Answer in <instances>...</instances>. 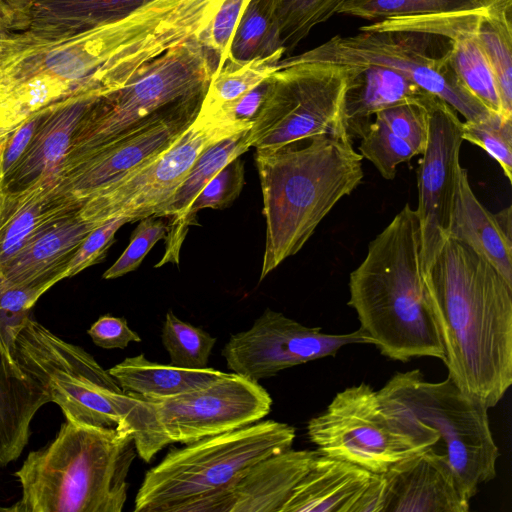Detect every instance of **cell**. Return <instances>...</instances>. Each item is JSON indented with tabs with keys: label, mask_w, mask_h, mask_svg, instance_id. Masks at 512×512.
Instances as JSON below:
<instances>
[{
	"label": "cell",
	"mask_w": 512,
	"mask_h": 512,
	"mask_svg": "<svg viewBox=\"0 0 512 512\" xmlns=\"http://www.w3.org/2000/svg\"><path fill=\"white\" fill-rule=\"evenodd\" d=\"M481 11L391 18L360 28L422 32L447 39L451 64L464 88L490 112L512 118L504 112L493 71L476 36Z\"/></svg>",
	"instance_id": "cell-18"
},
{
	"label": "cell",
	"mask_w": 512,
	"mask_h": 512,
	"mask_svg": "<svg viewBox=\"0 0 512 512\" xmlns=\"http://www.w3.org/2000/svg\"><path fill=\"white\" fill-rule=\"evenodd\" d=\"M133 435L66 420L45 447L31 451L15 476L21 499L13 512H121L136 457Z\"/></svg>",
	"instance_id": "cell-5"
},
{
	"label": "cell",
	"mask_w": 512,
	"mask_h": 512,
	"mask_svg": "<svg viewBox=\"0 0 512 512\" xmlns=\"http://www.w3.org/2000/svg\"><path fill=\"white\" fill-rule=\"evenodd\" d=\"M131 219L120 216L111 218L91 230L77 247L64 270V279L75 276L84 269L100 262L115 240L119 228Z\"/></svg>",
	"instance_id": "cell-44"
},
{
	"label": "cell",
	"mask_w": 512,
	"mask_h": 512,
	"mask_svg": "<svg viewBox=\"0 0 512 512\" xmlns=\"http://www.w3.org/2000/svg\"><path fill=\"white\" fill-rule=\"evenodd\" d=\"M422 270L448 376L464 394L494 407L512 384V286L449 235Z\"/></svg>",
	"instance_id": "cell-1"
},
{
	"label": "cell",
	"mask_w": 512,
	"mask_h": 512,
	"mask_svg": "<svg viewBox=\"0 0 512 512\" xmlns=\"http://www.w3.org/2000/svg\"><path fill=\"white\" fill-rule=\"evenodd\" d=\"M217 66V59L196 37L168 49L145 64L125 85L92 103L64 159L113 144L205 94Z\"/></svg>",
	"instance_id": "cell-8"
},
{
	"label": "cell",
	"mask_w": 512,
	"mask_h": 512,
	"mask_svg": "<svg viewBox=\"0 0 512 512\" xmlns=\"http://www.w3.org/2000/svg\"><path fill=\"white\" fill-rule=\"evenodd\" d=\"M53 285L55 283L52 280H39L27 284L0 282V336L6 351L15 362V339L30 317L34 304Z\"/></svg>",
	"instance_id": "cell-37"
},
{
	"label": "cell",
	"mask_w": 512,
	"mask_h": 512,
	"mask_svg": "<svg viewBox=\"0 0 512 512\" xmlns=\"http://www.w3.org/2000/svg\"><path fill=\"white\" fill-rule=\"evenodd\" d=\"M281 59L268 57L238 62L228 58L224 65L213 73L199 114L210 115L222 105L254 88L277 70V63Z\"/></svg>",
	"instance_id": "cell-33"
},
{
	"label": "cell",
	"mask_w": 512,
	"mask_h": 512,
	"mask_svg": "<svg viewBox=\"0 0 512 512\" xmlns=\"http://www.w3.org/2000/svg\"><path fill=\"white\" fill-rule=\"evenodd\" d=\"M318 455L289 448L257 462L227 493L224 512H281Z\"/></svg>",
	"instance_id": "cell-23"
},
{
	"label": "cell",
	"mask_w": 512,
	"mask_h": 512,
	"mask_svg": "<svg viewBox=\"0 0 512 512\" xmlns=\"http://www.w3.org/2000/svg\"><path fill=\"white\" fill-rule=\"evenodd\" d=\"M462 139L484 149L512 180V118L492 114L483 120L465 121Z\"/></svg>",
	"instance_id": "cell-39"
},
{
	"label": "cell",
	"mask_w": 512,
	"mask_h": 512,
	"mask_svg": "<svg viewBox=\"0 0 512 512\" xmlns=\"http://www.w3.org/2000/svg\"><path fill=\"white\" fill-rule=\"evenodd\" d=\"M65 208L51 199L49 183L0 189V272L40 225Z\"/></svg>",
	"instance_id": "cell-29"
},
{
	"label": "cell",
	"mask_w": 512,
	"mask_h": 512,
	"mask_svg": "<svg viewBox=\"0 0 512 512\" xmlns=\"http://www.w3.org/2000/svg\"><path fill=\"white\" fill-rule=\"evenodd\" d=\"M362 155L346 131L256 149L266 240L260 281L295 255L337 202L362 181Z\"/></svg>",
	"instance_id": "cell-4"
},
{
	"label": "cell",
	"mask_w": 512,
	"mask_h": 512,
	"mask_svg": "<svg viewBox=\"0 0 512 512\" xmlns=\"http://www.w3.org/2000/svg\"><path fill=\"white\" fill-rule=\"evenodd\" d=\"M162 343L170 364L190 369L207 367L216 338L205 330L180 320L172 311L166 313Z\"/></svg>",
	"instance_id": "cell-36"
},
{
	"label": "cell",
	"mask_w": 512,
	"mask_h": 512,
	"mask_svg": "<svg viewBox=\"0 0 512 512\" xmlns=\"http://www.w3.org/2000/svg\"><path fill=\"white\" fill-rule=\"evenodd\" d=\"M168 233V223L149 216L140 220L130 242L116 262L104 272V279H114L136 270L151 248Z\"/></svg>",
	"instance_id": "cell-43"
},
{
	"label": "cell",
	"mask_w": 512,
	"mask_h": 512,
	"mask_svg": "<svg viewBox=\"0 0 512 512\" xmlns=\"http://www.w3.org/2000/svg\"><path fill=\"white\" fill-rule=\"evenodd\" d=\"M360 154L368 159L387 180H393L397 166L409 161L417 152L405 140L374 119L361 138Z\"/></svg>",
	"instance_id": "cell-38"
},
{
	"label": "cell",
	"mask_w": 512,
	"mask_h": 512,
	"mask_svg": "<svg viewBox=\"0 0 512 512\" xmlns=\"http://www.w3.org/2000/svg\"><path fill=\"white\" fill-rule=\"evenodd\" d=\"M154 0H4L15 32L66 37L127 17Z\"/></svg>",
	"instance_id": "cell-20"
},
{
	"label": "cell",
	"mask_w": 512,
	"mask_h": 512,
	"mask_svg": "<svg viewBox=\"0 0 512 512\" xmlns=\"http://www.w3.org/2000/svg\"><path fill=\"white\" fill-rule=\"evenodd\" d=\"M250 0H223L197 40L217 59L220 69L229 57V49L236 26Z\"/></svg>",
	"instance_id": "cell-42"
},
{
	"label": "cell",
	"mask_w": 512,
	"mask_h": 512,
	"mask_svg": "<svg viewBox=\"0 0 512 512\" xmlns=\"http://www.w3.org/2000/svg\"><path fill=\"white\" fill-rule=\"evenodd\" d=\"M234 134L237 133L197 115L177 140L154 160L85 200L77 209L79 216L98 225L120 216L130 218L131 222L157 217L201 152Z\"/></svg>",
	"instance_id": "cell-13"
},
{
	"label": "cell",
	"mask_w": 512,
	"mask_h": 512,
	"mask_svg": "<svg viewBox=\"0 0 512 512\" xmlns=\"http://www.w3.org/2000/svg\"><path fill=\"white\" fill-rule=\"evenodd\" d=\"M349 344H372L359 328L347 334H326L266 308L246 331L234 334L222 349L227 367L259 382L278 372L328 356Z\"/></svg>",
	"instance_id": "cell-16"
},
{
	"label": "cell",
	"mask_w": 512,
	"mask_h": 512,
	"mask_svg": "<svg viewBox=\"0 0 512 512\" xmlns=\"http://www.w3.org/2000/svg\"><path fill=\"white\" fill-rule=\"evenodd\" d=\"M205 94L184 102L113 144L64 159L49 183L51 199L78 209L95 193L154 160L194 122Z\"/></svg>",
	"instance_id": "cell-14"
},
{
	"label": "cell",
	"mask_w": 512,
	"mask_h": 512,
	"mask_svg": "<svg viewBox=\"0 0 512 512\" xmlns=\"http://www.w3.org/2000/svg\"><path fill=\"white\" fill-rule=\"evenodd\" d=\"M422 272L419 219L407 203L369 243L349 278L348 305L356 311L360 329L392 360H444Z\"/></svg>",
	"instance_id": "cell-3"
},
{
	"label": "cell",
	"mask_w": 512,
	"mask_h": 512,
	"mask_svg": "<svg viewBox=\"0 0 512 512\" xmlns=\"http://www.w3.org/2000/svg\"><path fill=\"white\" fill-rule=\"evenodd\" d=\"M449 47L447 39L433 34L360 28L354 35H337L311 50L281 59L277 69L304 62L382 66L406 75L425 92L450 105L465 121L495 114L461 84L451 64Z\"/></svg>",
	"instance_id": "cell-10"
},
{
	"label": "cell",
	"mask_w": 512,
	"mask_h": 512,
	"mask_svg": "<svg viewBox=\"0 0 512 512\" xmlns=\"http://www.w3.org/2000/svg\"><path fill=\"white\" fill-rule=\"evenodd\" d=\"M244 176V163L239 157L223 167L192 202L188 214L190 225L197 224L196 214L201 209H224L230 206L245 184Z\"/></svg>",
	"instance_id": "cell-41"
},
{
	"label": "cell",
	"mask_w": 512,
	"mask_h": 512,
	"mask_svg": "<svg viewBox=\"0 0 512 512\" xmlns=\"http://www.w3.org/2000/svg\"><path fill=\"white\" fill-rule=\"evenodd\" d=\"M14 32L13 24L5 8V4L4 2L0 3V56L6 49Z\"/></svg>",
	"instance_id": "cell-47"
},
{
	"label": "cell",
	"mask_w": 512,
	"mask_h": 512,
	"mask_svg": "<svg viewBox=\"0 0 512 512\" xmlns=\"http://www.w3.org/2000/svg\"><path fill=\"white\" fill-rule=\"evenodd\" d=\"M2 2H3V0H0V3H2Z\"/></svg>",
	"instance_id": "cell-49"
},
{
	"label": "cell",
	"mask_w": 512,
	"mask_h": 512,
	"mask_svg": "<svg viewBox=\"0 0 512 512\" xmlns=\"http://www.w3.org/2000/svg\"><path fill=\"white\" fill-rule=\"evenodd\" d=\"M488 0H350L338 14L367 21L482 10Z\"/></svg>",
	"instance_id": "cell-34"
},
{
	"label": "cell",
	"mask_w": 512,
	"mask_h": 512,
	"mask_svg": "<svg viewBox=\"0 0 512 512\" xmlns=\"http://www.w3.org/2000/svg\"><path fill=\"white\" fill-rule=\"evenodd\" d=\"M447 235L457 238L483 256L512 286V238L495 214L475 196L467 170H459Z\"/></svg>",
	"instance_id": "cell-28"
},
{
	"label": "cell",
	"mask_w": 512,
	"mask_h": 512,
	"mask_svg": "<svg viewBox=\"0 0 512 512\" xmlns=\"http://www.w3.org/2000/svg\"><path fill=\"white\" fill-rule=\"evenodd\" d=\"M381 512H467L449 465L426 450L392 464L380 474Z\"/></svg>",
	"instance_id": "cell-19"
},
{
	"label": "cell",
	"mask_w": 512,
	"mask_h": 512,
	"mask_svg": "<svg viewBox=\"0 0 512 512\" xmlns=\"http://www.w3.org/2000/svg\"><path fill=\"white\" fill-rule=\"evenodd\" d=\"M377 393L393 428L420 451L446 462L467 500L495 478L500 453L488 408L464 394L449 376L430 382L418 369L399 372Z\"/></svg>",
	"instance_id": "cell-6"
},
{
	"label": "cell",
	"mask_w": 512,
	"mask_h": 512,
	"mask_svg": "<svg viewBox=\"0 0 512 512\" xmlns=\"http://www.w3.org/2000/svg\"><path fill=\"white\" fill-rule=\"evenodd\" d=\"M99 96L78 94L52 104L0 189L15 190L38 182L50 183L69 152L82 118Z\"/></svg>",
	"instance_id": "cell-22"
},
{
	"label": "cell",
	"mask_w": 512,
	"mask_h": 512,
	"mask_svg": "<svg viewBox=\"0 0 512 512\" xmlns=\"http://www.w3.org/2000/svg\"><path fill=\"white\" fill-rule=\"evenodd\" d=\"M144 399L168 444H188L253 424L267 416L272 405L264 387L235 372L175 396Z\"/></svg>",
	"instance_id": "cell-15"
},
{
	"label": "cell",
	"mask_w": 512,
	"mask_h": 512,
	"mask_svg": "<svg viewBox=\"0 0 512 512\" xmlns=\"http://www.w3.org/2000/svg\"><path fill=\"white\" fill-rule=\"evenodd\" d=\"M477 39L493 71L504 112L512 116V0H488Z\"/></svg>",
	"instance_id": "cell-31"
},
{
	"label": "cell",
	"mask_w": 512,
	"mask_h": 512,
	"mask_svg": "<svg viewBox=\"0 0 512 512\" xmlns=\"http://www.w3.org/2000/svg\"><path fill=\"white\" fill-rule=\"evenodd\" d=\"M21 370L57 404L66 420L100 427L126 426L134 435L142 423V400L126 393L82 347L28 317L14 343Z\"/></svg>",
	"instance_id": "cell-9"
},
{
	"label": "cell",
	"mask_w": 512,
	"mask_h": 512,
	"mask_svg": "<svg viewBox=\"0 0 512 512\" xmlns=\"http://www.w3.org/2000/svg\"><path fill=\"white\" fill-rule=\"evenodd\" d=\"M248 131L239 132L205 148L174 195L157 215L158 218H169V222L165 253L156 267L179 262L180 249L191 226L188 214L192 202L223 167L251 148Z\"/></svg>",
	"instance_id": "cell-25"
},
{
	"label": "cell",
	"mask_w": 512,
	"mask_h": 512,
	"mask_svg": "<svg viewBox=\"0 0 512 512\" xmlns=\"http://www.w3.org/2000/svg\"><path fill=\"white\" fill-rule=\"evenodd\" d=\"M289 424L258 421L171 449L148 470L135 512H224L233 485L257 462L292 447Z\"/></svg>",
	"instance_id": "cell-7"
},
{
	"label": "cell",
	"mask_w": 512,
	"mask_h": 512,
	"mask_svg": "<svg viewBox=\"0 0 512 512\" xmlns=\"http://www.w3.org/2000/svg\"><path fill=\"white\" fill-rule=\"evenodd\" d=\"M284 54L272 0H250L234 31L228 58L246 62Z\"/></svg>",
	"instance_id": "cell-32"
},
{
	"label": "cell",
	"mask_w": 512,
	"mask_h": 512,
	"mask_svg": "<svg viewBox=\"0 0 512 512\" xmlns=\"http://www.w3.org/2000/svg\"><path fill=\"white\" fill-rule=\"evenodd\" d=\"M349 68L330 63L287 65L269 76L265 101L248 131L256 149H277L346 131L342 113Z\"/></svg>",
	"instance_id": "cell-11"
},
{
	"label": "cell",
	"mask_w": 512,
	"mask_h": 512,
	"mask_svg": "<svg viewBox=\"0 0 512 512\" xmlns=\"http://www.w3.org/2000/svg\"><path fill=\"white\" fill-rule=\"evenodd\" d=\"M350 0H272L285 54Z\"/></svg>",
	"instance_id": "cell-35"
},
{
	"label": "cell",
	"mask_w": 512,
	"mask_h": 512,
	"mask_svg": "<svg viewBox=\"0 0 512 512\" xmlns=\"http://www.w3.org/2000/svg\"><path fill=\"white\" fill-rule=\"evenodd\" d=\"M349 68L343 103V125L352 138H362L372 116L383 109L427 94L406 75L382 66Z\"/></svg>",
	"instance_id": "cell-26"
},
{
	"label": "cell",
	"mask_w": 512,
	"mask_h": 512,
	"mask_svg": "<svg viewBox=\"0 0 512 512\" xmlns=\"http://www.w3.org/2000/svg\"><path fill=\"white\" fill-rule=\"evenodd\" d=\"M126 393L160 399L204 387L224 372L214 368L190 369L149 361L144 354L127 357L108 370Z\"/></svg>",
	"instance_id": "cell-30"
},
{
	"label": "cell",
	"mask_w": 512,
	"mask_h": 512,
	"mask_svg": "<svg viewBox=\"0 0 512 512\" xmlns=\"http://www.w3.org/2000/svg\"><path fill=\"white\" fill-rule=\"evenodd\" d=\"M428 108V139L417 173L422 269L447 236L463 142V122L450 105L431 95Z\"/></svg>",
	"instance_id": "cell-17"
},
{
	"label": "cell",
	"mask_w": 512,
	"mask_h": 512,
	"mask_svg": "<svg viewBox=\"0 0 512 512\" xmlns=\"http://www.w3.org/2000/svg\"><path fill=\"white\" fill-rule=\"evenodd\" d=\"M307 434L319 454L375 474L420 451L410 438L393 428L377 391L365 383L337 393L322 413L310 419Z\"/></svg>",
	"instance_id": "cell-12"
},
{
	"label": "cell",
	"mask_w": 512,
	"mask_h": 512,
	"mask_svg": "<svg viewBox=\"0 0 512 512\" xmlns=\"http://www.w3.org/2000/svg\"><path fill=\"white\" fill-rule=\"evenodd\" d=\"M375 473L319 454L281 512H356Z\"/></svg>",
	"instance_id": "cell-24"
},
{
	"label": "cell",
	"mask_w": 512,
	"mask_h": 512,
	"mask_svg": "<svg viewBox=\"0 0 512 512\" xmlns=\"http://www.w3.org/2000/svg\"><path fill=\"white\" fill-rule=\"evenodd\" d=\"M87 333L95 345L105 349H124L130 342H141V337L128 326L124 318L109 314L98 318Z\"/></svg>",
	"instance_id": "cell-46"
},
{
	"label": "cell",
	"mask_w": 512,
	"mask_h": 512,
	"mask_svg": "<svg viewBox=\"0 0 512 512\" xmlns=\"http://www.w3.org/2000/svg\"><path fill=\"white\" fill-rule=\"evenodd\" d=\"M0 511H8V508H2V507H0Z\"/></svg>",
	"instance_id": "cell-48"
},
{
	"label": "cell",
	"mask_w": 512,
	"mask_h": 512,
	"mask_svg": "<svg viewBox=\"0 0 512 512\" xmlns=\"http://www.w3.org/2000/svg\"><path fill=\"white\" fill-rule=\"evenodd\" d=\"M98 224L65 208L40 225L0 272V282L27 284L64 279V270L82 240Z\"/></svg>",
	"instance_id": "cell-21"
},
{
	"label": "cell",
	"mask_w": 512,
	"mask_h": 512,
	"mask_svg": "<svg viewBox=\"0 0 512 512\" xmlns=\"http://www.w3.org/2000/svg\"><path fill=\"white\" fill-rule=\"evenodd\" d=\"M186 0H154L120 20L55 39L14 32L0 56V91L49 82L66 96L103 95L125 85L145 64L193 38Z\"/></svg>",
	"instance_id": "cell-2"
},
{
	"label": "cell",
	"mask_w": 512,
	"mask_h": 512,
	"mask_svg": "<svg viewBox=\"0 0 512 512\" xmlns=\"http://www.w3.org/2000/svg\"><path fill=\"white\" fill-rule=\"evenodd\" d=\"M48 402L41 386L9 356L0 336V468L21 455L35 414Z\"/></svg>",
	"instance_id": "cell-27"
},
{
	"label": "cell",
	"mask_w": 512,
	"mask_h": 512,
	"mask_svg": "<svg viewBox=\"0 0 512 512\" xmlns=\"http://www.w3.org/2000/svg\"><path fill=\"white\" fill-rule=\"evenodd\" d=\"M432 94L406 100L375 114L391 132L408 142L417 154H422L428 139L429 108Z\"/></svg>",
	"instance_id": "cell-40"
},
{
	"label": "cell",
	"mask_w": 512,
	"mask_h": 512,
	"mask_svg": "<svg viewBox=\"0 0 512 512\" xmlns=\"http://www.w3.org/2000/svg\"><path fill=\"white\" fill-rule=\"evenodd\" d=\"M51 105L33 114L0 144V184L20 160Z\"/></svg>",
	"instance_id": "cell-45"
}]
</instances>
